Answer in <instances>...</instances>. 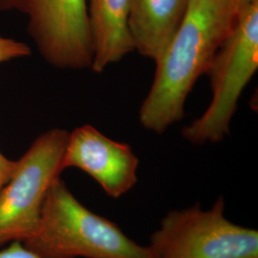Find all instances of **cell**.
<instances>
[{"label": "cell", "mask_w": 258, "mask_h": 258, "mask_svg": "<svg viewBox=\"0 0 258 258\" xmlns=\"http://www.w3.org/2000/svg\"><path fill=\"white\" fill-rule=\"evenodd\" d=\"M234 0H189L184 19L164 53L139 111L143 127L162 134L182 120L197 80L230 35L237 19Z\"/></svg>", "instance_id": "obj_1"}, {"label": "cell", "mask_w": 258, "mask_h": 258, "mask_svg": "<svg viewBox=\"0 0 258 258\" xmlns=\"http://www.w3.org/2000/svg\"><path fill=\"white\" fill-rule=\"evenodd\" d=\"M22 244L41 258H149L148 247L83 206L60 177L49 187L37 227Z\"/></svg>", "instance_id": "obj_2"}, {"label": "cell", "mask_w": 258, "mask_h": 258, "mask_svg": "<svg viewBox=\"0 0 258 258\" xmlns=\"http://www.w3.org/2000/svg\"><path fill=\"white\" fill-rule=\"evenodd\" d=\"M258 68V0L241 10L230 35L214 55L206 74L212 100L182 134L194 145L216 144L230 134L241 94Z\"/></svg>", "instance_id": "obj_3"}, {"label": "cell", "mask_w": 258, "mask_h": 258, "mask_svg": "<svg viewBox=\"0 0 258 258\" xmlns=\"http://www.w3.org/2000/svg\"><path fill=\"white\" fill-rule=\"evenodd\" d=\"M148 249L149 258H258V232L228 220L219 197L211 210L168 212Z\"/></svg>", "instance_id": "obj_4"}, {"label": "cell", "mask_w": 258, "mask_h": 258, "mask_svg": "<svg viewBox=\"0 0 258 258\" xmlns=\"http://www.w3.org/2000/svg\"><path fill=\"white\" fill-rule=\"evenodd\" d=\"M68 137L65 129H50L17 161L9 182L0 190V247L22 243L37 227L48 189L62 173Z\"/></svg>", "instance_id": "obj_5"}, {"label": "cell", "mask_w": 258, "mask_h": 258, "mask_svg": "<svg viewBox=\"0 0 258 258\" xmlns=\"http://www.w3.org/2000/svg\"><path fill=\"white\" fill-rule=\"evenodd\" d=\"M0 11L27 17L28 33L48 64L58 69L91 68L87 0H0Z\"/></svg>", "instance_id": "obj_6"}, {"label": "cell", "mask_w": 258, "mask_h": 258, "mask_svg": "<svg viewBox=\"0 0 258 258\" xmlns=\"http://www.w3.org/2000/svg\"><path fill=\"white\" fill-rule=\"evenodd\" d=\"M76 167L91 176L111 198H120L138 182L139 159L132 148L90 124L75 128L67 141L61 169Z\"/></svg>", "instance_id": "obj_7"}, {"label": "cell", "mask_w": 258, "mask_h": 258, "mask_svg": "<svg viewBox=\"0 0 258 258\" xmlns=\"http://www.w3.org/2000/svg\"><path fill=\"white\" fill-rule=\"evenodd\" d=\"M130 3L131 0H88L91 69L95 73H102L107 66L135 51L129 31Z\"/></svg>", "instance_id": "obj_8"}, {"label": "cell", "mask_w": 258, "mask_h": 258, "mask_svg": "<svg viewBox=\"0 0 258 258\" xmlns=\"http://www.w3.org/2000/svg\"><path fill=\"white\" fill-rule=\"evenodd\" d=\"M189 0H131L128 25L134 49L156 61L181 25Z\"/></svg>", "instance_id": "obj_9"}, {"label": "cell", "mask_w": 258, "mask_h": 258, "mask_svg": "<svg viewBox=\"0 0 258 258\" xmlns=\"http://www.w3.org/2000/svg\"><path fill=\"white\" fill-rule=\"evenodd\" d=\"M31 54L32 51L27 44L10 37L0 36V63L26 57Z\"/></svg>", "instance_id": "obj_10"}, {"label": "cell", "mask_w": 258, "mask_h": 258, "mask_svg": "<svg viewBox=\"0 0 258 258\" xmlns=\"http://www.w3.org/2000/svg\"><path fill=\"white\" fill-rule=\"evenodd\" d=\"M0 258H41L34 251L27 249L21 242L10 243L5 249H0Z\"/></svg>", "instance_id": "obj_11"}, {"label": "cell", "mask_w": 258, "mask_h": 258, "mask_svg": "<svg viewBox=\"0 0 258 258\" xmlns=\"http://www.w3.org/2000/svg\"><path fill=\"white\" fill-rule=\"evenodd\" d=\"M17 166V161L10 160L0 151V190L9 182Z\"/></svg>", "instance_id": "obj_12"}, {"label": "cell", "mask_w": 258, "mask_h": 258, "mask_svg": "<svg viewBox=\"0 0 258 258\" xmlns=\"http://www.w3.org/2000/svg\"><path fill=\"white\" fill-rule=\"evenodd\" d=\"M254 1H255V0H234V3H235V6H236L237 11H238V13H239L241 10L248 7L251 3H253Z\"/></svg>", "instance_id": "obj_13"}]
</instances>
